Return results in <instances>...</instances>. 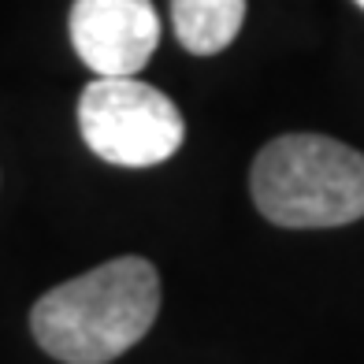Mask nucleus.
<instances>
[{"label":"nucleus","instance_id":"f257e3e1","mask_svg":"<svg viewBox=\"0 0 364 364\" xmlns=\"http://www.w3.org/2000/svg\"><path fill=\"white\" fill-rule=\"evenodd\" d=\"M160 312V275L145 257H115L48 290L30 312L38 346L63 364H108L145 338Z\"/></svg>","mask_w":364,"mask_h":364},{"label":"nucleus","instance_id":"f03ea898","mask_svg":"<svg viewBox=\"0 0 364 364\" xmlns=\"http://www.w3.org/2000/svg\"><path fill=\"white\" fill-rule=\"evenodd\" d=\"M250 193L275 227L323 230L357 223L364 216V153L327 134H283L257 153Z\"/></svg>","mask_w":364,"mask_h":364},{"label":"nucleus","instance_id":"7ed1b4c3","mask_svg":"<svg viewBox=\"0 0 364 364\" xmlns=\"http://www.w3.org/2000/svg\"><path fill=\"white\" fill-rule=\"evenodd\" d=\"M78 130L97 156L119 168H153L186 138L175 101L138 75L93 78L78 101Z\"/></svg>","mask_w":364,"mask_h":364},{"label":"nucleus","instance_id":"20e7f679","mask_svg":"<svg viewBox=\"0 0 364 364\" xmlns=\"http://www.w3.org/2000/svg\"><path fill=\"white\" fill-rule=\"evenodd\" d=\"M71 41L97 78L138 75L160 41L153 0H75Z\"/></svg>","mask_w":364,"mask_h":364},{"label":"nucleus","instance_id":"39448f33","mask_svg":"<svg viewBox=\"0 0 364 364\" xmlns=\"http://www.w3.org/2000/svg\"><path fill=\"white\" fill-rule=\"evenodd\" d=\"M175 38L193 56H212L238 38L245 0H171Z\"/></svg>","mask_w":364,"mask_h":364},{"label":"nucleus","instance_id":"423d86ee","mask_svg":"<svg viewBox=\"0 0 364 364\" xmlns=\"http://www.w3.org/2000/svg\"><path fill=\"white\" fill-rule=\"evenodd\" d=\"M357 4H360V8H364V0H357Z\"/></svg>","mask_w":364,"mask_h":364}]
</instances>
